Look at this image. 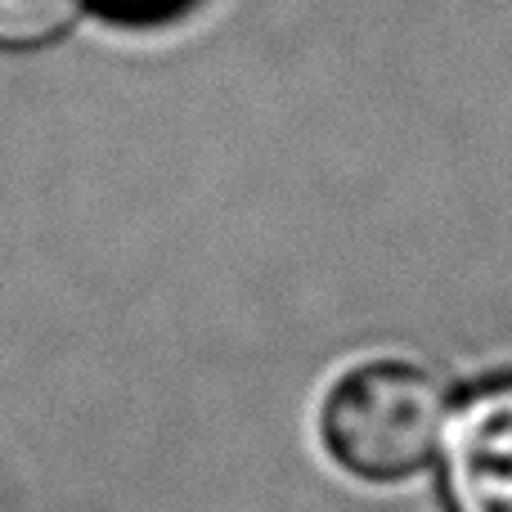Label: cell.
<instances>
[{
  "instance_id": "1",
  "label": "cell",
  "mask_w": 512,
  "mask_h": 512,
  "mask_svg": "<svg viewBox=\"0 0 512 512\" xmlns=\"http://www.w3.org/2000/svg\"><path fill=\"white\" fill-rule=\"evenodd\" d=\"M450 391L405 360L351 369L324 400V445L364 481H400L423 472L450 432Z\"/></svg>"
},
{
  "instance_id": "2",
  "label": "cell",
  "mask_w": 512,
  "mask_h": 512,
  "mask_svg": "<svg viewBox=\"0 0 512 512\" xmlns=\"http://www.w3.org/2000/svg\"><path fill=\"white\" fill-rule=\"evenodd\" d=\"M441 450L450 512H512V378L463 400Z\"/></svg>"
},
{
  "instance_id": "3",
  "label": "cell",
  "mask_w": 512,
  "mask_h": 512,
  "mask_svg": "<svg viewBox=\"0 0 512 512\" xmlns=\"http://www.w3.org/2000/svg\"><path fill=\"white\" fill-rule=\"evenodd\" d=\"M86 0H0V50L50 45L77 23Z\"/></svg>"
},
{
  "instance_id": "4",
  "label": "cell",
  "mask_w": 512,
  "mask_h": 512,
  "mask_svg": "<svg viewBox=\"0 0 512 512\" xmlns=\"http://www.w3.org/2000/svg\"><path fill=\"white\" fill-rule=\"evenodd\" d=\"M95 5H104L117 18H131V23H149V18H167L185 9L189 0H95Z\"/></svg>"
}]
</instances>
